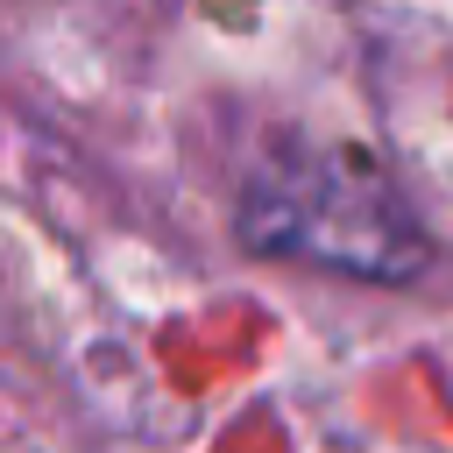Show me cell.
I'll return each instance as SVG.
<instances>
[{
	"label": "cell",
	"instance_id": "1",
	"mask_svg": "<svg viewBox=\"0 0 453 453\" xmlns=\"http://www.w3.org/2000/svg\"><path fill=\"white\" fill-rule=\"evenodd\" d=\"M241 241L255 255L340 269L361 283H411L432 234L411 191L347 142H276L241 184Z\"/></svg>",
	"mask_w": 453,
	"mask_h": 453
}]
</instances>
